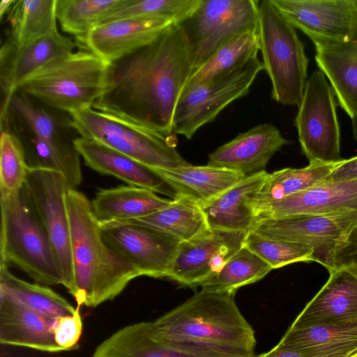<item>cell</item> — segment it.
I'll return each instance as SVG.
<instances>
[{"label": "cell", "mask_w": 357, "mask_h": 357, "mask_svg": "<svg viewBox=\"0 0 357 357\" xmlns=\"http://www.w3.org/2000/svg\"><path fill=\"white\" fill-rule=\"evenodd\" d=\"M192 72L182 31L174 24L109 62L105 91L93 108L171 136L176 106Z\"/></svg>", "instance_id": "6da1fadb"}, {"label": "cell", "mask_w": 357, "mask_h": 357, "mask_svg": "<svg viewBox=\"0 0 357 357\" xmlns=\"http://www.w3.org/2000/svg\"><path fill=\"white\" fill-rule=\"evenodd\" d=\"M70 234L74 298L79 305L96 307L113 300L140 276L103 238L91 202L77 189L66 193Z\"/></svg>", "instance_id": "7a4b0ae2"}, {"label": "cell", "mask_w": 357, "mask_h": 357, "mask_svg": "<svg viewBox=\"0 0 357 357\" xmlns=\"http://www.w3.org/2000/svg\"><path fill=\"white\" fill-rule=\"evenodd\" d=\"M235 293L200 290L151 322L154 338L199 344L220 352L254 356L255 331L239 311Z\"/></svg>", "instance_id": "3957f363"}, {"label": "cell", "mask_w": 357, "mask_h": 357, "mask_svg": "<svg viewBox=\"0 0 357 357\" xmlns=\"http://www.w3.org/2000/svg\"><path fill=\"white\" fill-rule=\"evenodd\" d=\"M0 262L13 264L41 284L63 283L47 231L24 186L1 192Z\"/></svg>", "instance_id": "277c9868"}, {"label": "cell", "mask_w": 357, "mask_h": 357, "mask_svg": "<svg viewBox=\"0 0 357 357\" xmlns=\"http://www.w3.org/2000/svg\"><path fill=\"white\" fill-rule=\"evenodd\" d=\"M108 66L91 52H73L41 68L17 91L70 114L93 107L105 91Z\"/></svg>", "instance_id": "5b68a950"}, {"label": "cell", "mask_w": 357, "mask_h": 357, "mask_svg": "<svg viewBox=\"0 0 357 357\" xmlns=\"http://www.w3.org/2000/svg\"><path fill=\"white\" fill-rule=\"evenodd\" d=\"M258 32L263 67L272 84V99L298 107L307 82L308 59L296 29L270 0H264L259 6Z\"/></svg>", "instance_id": "8992f818"}, {"label": "cell", "mask_w": 357, "mask_h": 357, "mask_svg": "<svg viewBox=\"0 0 357 357\" xmlns=\"http://www.w3.org/2000/svg\"><path fill=\"white\" fill-rule=\"evenodd\" d=\"M80 137L103 144L155 169L188 166L171 136H165L93 107L70 114Z\"/></svg>", "instance_id": "52a82bcc"}, {"label": "cell", "mask_w": 357, "mask_h": 357, "mask_svg": "<svg viewBox=\"0 0 357 357\" xmlns=\"http://www.w3.org/2000/svg\"><path fill=\"white\" fill-rule=\"evenodd\" d=\"M257 0H202L177 24L183 33L192 72L218 48L236 36L259 27Z\"/></svg>", "instance_id": "ba28073f"}, {"label": "cell", "mask_w": 357, "mask_h": 357, "mask_svg": "<svg viewBox=\"0 0 357 357\" xmlns=\"http://www.w3.org/2000/svg\"><path fill=\"white\" fill-rule=\"evenodd\" d=\"M263 69L262 62L255 56L230 71L184 88L173 116V133L191 139L229 104L246 96Z\"/></svg>", "instance_id": "9c48e42d"}, {"label": "cell", "mask_w": 357, "mask_h": 357, "mask_svg": "<svg viewBox=\"0 0 357 357\" xmlns=\"http://www.w3.org/2000/svg\"><path fill=\"white\" fill-rule=\"evenodd\" d=\"M295 126L310 163H337L343 160L335 94L321 70L314 71L307 79Z\"/></svg>", "instance_id": "30bf717a"}, {"label": "cell", "mask_w": 357, "mask_h": 357, "mask_svg": "<svg viewBox=\"0 0 357 357\" xmlns=\"http://www.w3.org/2000/svg\"><path fill=\"white\" fill-rule=\"evenodd\" d=\"M24 186L48 235L62 275L63 286L74 296L71 234L66 204L70 188L68 182L60 172L29 168Z\"/></svg>", "instance_id": "8fae6325"}, {"label": "cell", "mask_w": 357, "mask_h": 357, "mask_svg": "<svg viewBox=\"0 0 357 357\" xmlns=\"http://www.w3.org/2000/svg\"><path fill=\"white\" fill-rule=\"evenodd\" d=\"M356 224L357 211L260 220L255 222L251 230L269 238L310 246L314 250L315 261L328 271L332 253Z\"/></svg>", "instance_id": "7c38bea8"}, {"label": "cell", "mask_w": 357, "mask_h": 357, "mask_svg": "<svg viewBox=\"0 0 357 357\" xmlns=\"http://www.w3.org/2000/svg\"><path fill=\"white\" fill-rule=\"evenodd\" d=\"M100 227L107 244L132 264L140 276L168 278L179 241L158 230L128 222H105Z\"/></svg>", "instance_id": "4fadbf2b"}, {"label": "cell", "mask_w": 357, "mask_h": 357, "mask_svg": "<svg viewBox=\"0 0 357 357\" xmlns=\"http://www.w3.org/2000/svg\"><path fill=\"white\" fill-rule=\"evenodd\" d=\"M15 117L28 130L29 135L43 141L52 151L70 188L76 189L82 181L80 155L66 128H71L70 119L66 122L43 107L35 105L30 98L16 91L3 101L1 116Z\"/></svg>", "instance_id": "5bb4252c"}, {"label": "cell", "mask_w": 357, "mask_h": 357, "mask_svg": "<svg viewBox=\"0 0 357 357\" xmlns=\"http://www.w3.org/2000/svg\"><path fill=\"white\" fill-rule=\"evenodd\" d=\"M313 43L357 40L356 0H270Z\"/></svg>", "instance_id": "9a60e30c"}, {"label": "cell", "mask_w": 357, "mask_h": 357, "mask_svg": "<svg viewBox=\"0 0 357 357\" xmlns=\"http://www.w3.org/2000/svg\"><path fill=\"white\" fill-rule=\"evenodd\" d=\"M247 234L211 228L202 236L181 242L168 278L183 286L199 287L243 246Z\"/></svg>", "instance_id": "2e32d148"}, {"label": "cell", "mask_w": 357, "mask_h": 357, "mask_svg": "<svg viewBox=\"0 0 357 357\" xmlns=\"http://www.w3.org/2000/svg\"><path fill=\"white\" fill-rule=\"evenodd\" d=\"M357 211V180L322 181L304 191L268 202L256 211V221L297 215H328Z\"/></svg>", "instance_id": "e0dca14e"}, {"label": "cell", "mask_w": 357, "mask_h": 357, "mask_svg": "<svg viewBox=\"0 0 357 357\" xmlns=\"http://www.w3.org/2000/svg\"><path fill=\"white\" fill-rule=\"evenodd\" d=\"M100 357H256L220 352L199 344L157 340L151 322L126 326L103 342Z\"/></svg>", "instance_id": "ac0fdd59"}, {"label": "cell", "mask_w": 357, "mask_h": 357, "mask_svg": "<svg viewBox=\"0 0 357 357\" xmlns=\"http://www.w3.org/2000/svg\"><path fill=\"white\" fill-rule=\"evenodd\" d=\"M289 143L273 125L263 123L240 133L208 156L207 165L249 176L265 171L273 156Z\"/></svg>", "instance_id": "d6986e66"}, {"label": "cell", "mask_w": 357, "mask_h": 357, "mask_svg": "<svg viewBox=\"0 0 357 357\" xmlns=\"http://www.w3.org/2000/svg\"><path fill=\"white\" fill-rule=\"evenodd\" d=\"M75 48V43L59 31L17 47L3 44L0 53V77L4 100L32 74L49 63L73 52Z\"/></svg>", "instance_id": "ffe728a7"}, {"label": "cell", "mask_w": 357, "mask_h": 357, "mask_svg": "<svg viewBox=\"0 0 357 357\" xmlns=\"http://www.w3.org/2000/svg\"><path fill=\"white\" fill-rule=\"evenodd\" d=\"M319 291L305 305L290 328L342 324L357 321V278L334 270Z\"/></svg>", "instance_id": "44dd1931"}, {"label": "cell", "mask_w": 357, "mask_h": 357, "mask_svg": "<svg viewBox=\"0 0 357 357\" xmlns=\"http://www.w3.org/2000/svg\"><path fill=\"white\" fill-rule=\"evenodd\" d=\"M176 24L165 19H123L98 25L79 45L103 60H116L149 43Z\"/></svg>", "instance_id": "7402d4cb"}, {"label": "cell", "mask_w": 357, "mask_h": 357, "mask_svg": "<svg viewBox=\"0 0 357 357\" xmlns=\"http://www.w3.org/2000/svg\"><path fill=\"white\" fill-rule=\"evenodd\" d=\"M74 145L93 170L118 178L130 185L144 188L176 199V191L152 167L103 144L77 137Z\"/></svg>", "instance_id": "603a6c76"}, {"label": "cell", "mask_w": 357, "mask_h": 357, "mask_svg": "<svg viewBox=\"0 0 357 357\" xmlns=\"http://www.w3.org/2000/svg\"><path fill=\"white\" fill-rule=\"evenodd\" d=\"M54 319L0 291L1 344L47 352L64 351L54 340Z\"/></svg>", "instance_id": "cb8c5ba5"}, {"label": "cell", "mask_w": 357, "mask_h": 357, "mask_svg": "<svg viewBox=\"0 0 357 357\" xmlns=\"http://www.w3.org/2000/svg\"><path fill=\"white\" fill-rule=\"evenodd\" d=\"M268 173L245 176L232 188L201 206L211 228L248 233L255 222L258 193Z\"/></svg>", "instance_id": "d4e9b609"}, {"label": "cell", "mask_w": 357, "mask_h": 357, "mask_svg": "<svg viewBox=\"0 0 357 357\" xmlns=\"http://www.w3.org/2000/svg\"><path fill=\"white\" fill-rule=\"evenodd\" d=\"M314 45L318 67L329 79L340 105L354 118L357 115V40Z\"/></svg>", "instance_id": "484cf974"}, {"label": "cell", "mask_w": 357, "mask_h": 357, "mask_svg": "<svg viewBox=\"0 0 357 357\" xmlns=\"http://www.w3.org/2000/svg\"><path fill=\"white\" fill-rule=\"evenodd\" d=\"M153 169L178 196L187 197L200 206L215 199L244 178L238 172L208 165Z\"/></svg>", "instance_id": "4316f807"}, {"label": "cell", "mask_w": 357, "mask_h": 357, "mask_svg": "<svg viewBox=\"0 0 357 357\" xmlns=\"http://www.w3.org/2000/svg\"><path fill=\"white\" fill-rule=\"evenodd\" d=\"M172 202L151 190L129 185L98 190L91 204L101 224L143 218L168 206Z\"/></svg>", "instance_id": "83f0119b"}, {"label": "cell", "mask_w": 357, "mask_h": 357, "mask_svg": "<svg viewBox=\"0 0 357 357\" xmlns=\"http://www.w3.org/2000/svg\"><path fill=\"white\" fill-rule=\"evenodd\" d=\"M277 346L310 354L357 357V321L300 329L289 328Z\"/></svg>", "instance_id": "f1b7e54d"}, {"label": "cell", "mask_w": 357, "mask_h": 357, "mask_svg": "<svg viewBox=\"0 0 357 357\" xmlns=\"http://www.w3.org/2000/svg\"><path fill=\"white\" fill-rule=\"evenodd\" d=\"M123 222L149 227L186 242L206 234L211 229L201 206L178 196L167 207L149 215Z\"/></svg>", "instance_id": "f546056e"}, {"label": "cell", "mask_w": 357, "mask_h": 357, "mask_svg": "<svg viewBox=\"0 0 357 357\" xmlns=\"http://www.w3.org/2000/svg\"><path fill=\"white\" fill-rule=\"evenodd\" d=\"M10 33L5 45L17 47L58 31L56 0L15 1L8 13Z\"/></svg>", "instance_id": "4dcf8cb0"}, {"label": "cell", "mask_w": 357, "mask_h": 357, "mask_svg": "<svg viewBox=\"0 0 357 357\" xmlns=\"http://www.w3.org/2000/svg\"><path fill=\"white\" fill-rule=\"evenodd\" d=\"M0 291L22 305L53 319L74 314L77 310L52 289L17 278L10 273L8 265L1 262Z\"/></svg>", "instance_id": "1f68e13d"}, {"label": "cell", "mask_w": 357, "mask_h": 357, "mask_svg": "<svg viewBox=\"0 0 357 357\" xmlns=\"http://www.w3.org/2000/svg\"><path fill=\"white\" fill-rule=\"evenodd\" d=\"M338 163H309L303 168H284L268 174L257 197L255 213L268 202L304 191L324 181Z\"/></svg>", "instance_id": "d6a6232c"}, {"label": "cell", "mask_w": 357, "mask_h": 357, "mask_svg": "<svg viewBox=\"0 0 357 357\" xmlns=\"http://www.w3.org/2000/svg\"><path fill=\"white\" fill-rule=\"evenodd\" d=\"M259 51L258 29L244 32L218 48L191 74L184 88L203 83L230 71L257 56Z\"/></svg>", "instance_id": "836d02e7"}, {"label": "cell", "mask_w": 357, "mask_h": 357, "mask_svg": "<svg viewBox=\"0 0 357 357\" xmlns=\"http://www.w3.org/2000/svg\"><path fill=\"white\" fill-rule=\"evenodd\" d=\"M272 270L266 261L243 245L215 275L199 287L206 291L236 293L240 287L260 280Z\"/></svg>", "instance_id": "e575fe53"}, {"label": "cell", "mask_w": 357, "mask_h": 357, "mask_svg": "<svg viewBox=\"0 0 357 357\" xmlns=\"http://www.w3.org/2000/svg\"><path fill=\"white\" fill-rule=\"evenodd\" d=\"M124 0H56L57 21L77 40L84 38Z\"/></svg>", "instance_id": "d590c367"}, {"label": "cell", "mask_w": 357, "mask_h": 357, "mask_svg": "<svg viewBox=\"0 0 357 357\" xmlns=\"http://www.w3.org/2000/svg\"><path fill=\"white\" fill-rule=\"evenodd\" d=\"M202 0H124L102 24L123 19H165L178 24L197 8Z\"/></svg>", "instance_id": "8d00e7d4"}, {"label": "cell", "mask_w": 357, "mask_h": 357, "mask_svg": "<svg viewBox=\"0 0 357 357\" xmlns=\"http://www.w3.org/2000/svg\"><path fill=\"white\" fill-rule=\"evenodd\" d=\"M244 246L255 253L273 269L292 263L315 261L314 250L307 245L269 238L250 230Z\"/></svg>", "instance_id": "74e56055"}, {"label": "cell", "mask_w": 357, "mask_h": 357, "mask_svg": "<svg viewBox=\"0 0 357 357\" xmlns=\"http://www.w3.org/2000/svg\"><path fill=\"white\" fill-rule=\"evenodd\" d=\"M29 169L20 138L10 129L2 128L0 139V192H12L22 189Z\"/></svg>", "instance_id": "f35d334b"}, {"label": "cell", "mask_w": 357, "mask_h": 357, "mask_svg": "<svg viewBox=\"0 0 357 357\" xmlns=\"http://www.w3.org/2000/svg\"><path fill=\"white\" fill-rule=\"evenodd\" d=\"M82 327V320L78 308L74 314L55 318L52 331L56 343L63 351L77 348Z\"/></svg>", "instance_id": "ab89813d"}, {"label": "cell", "mask_w": 357, "mask_h": 357, "mask_svg": "<svg viewBox=\"0 0 357 357\" xmlns=\"http://www.w3.org/2000/svg\"><path fill=\"white\" fill-rule=\"evenodd\" d=\"M345 270L357 278V224L335 249L328 272Z\"/></svg>", "instance_id": "60d3db41"}, {"label": "cell", "mask_w": 357, "mask_h": 357, "mask_svg": "<svg viewBox=\"0 0 357 357\" xmlns=\"http://www.w3.org/2000/svg\"><path fill=\"white\" fill-rule=\"evenodd\" d=\"M354 180H357V156L343 159L324 181L335 182Z\"/></svg>", "instance_id": "b9f144b4"}, {"label": "cell", "mask_w": 357, "mask_h": 357, "mask_svg": "<svg viewBox=\"0 0 357 357\" xmlns=\"http://www.w3.org/2000/svg\"><path fill=\"white\" fill-rule=\"evenodd\" d=\"M256 357H349L342 355H316L298 352L280 348L277 345L266 353L261 354Z\"/></svg>", "instance_id": "7bdbcfd3"}, {"label": "cell", "mask_w": 357, "mask_h": 357, "mask_svg": "<svg viewBox=\"0 0 357 357\" xmlns=\"http://www.w3.org/2000/svg\"><path fill=\"white\" fill-rule=\"evenodd\" d=\"M16 0H2L0 3V17L8 13Z\"/></svg>", "instance_id": "ee69618b"}, {"label": "cell", "mask_w": 357, "mask_h": 357, "mask_svg": "<svg viewBox=\"0 0 357 357\" xmlns=\"http://www.w3.org/2000/svg\"><path fill=\"white\" fill-rule=\"evenodd\" d=\"M351 126H352V132L353 137L354 139L357 141V115L354 118L351 119Z\"/></svg>", "instance_id": "f6af8a7d"}, {"label": "cell", "mask_w": 357, "mask_h": 357, "mask_svg": "<svg viewBox=\"0 0 357 357\" xmlns=\"http://www.w3.org/2000/svg\"><path fill=\"white\" fill-rule=\"evenodd\" d=\"M356 1H357V0H356Z\"/></svg>", "instance_id": "bcb514c9"}]
</instances>
